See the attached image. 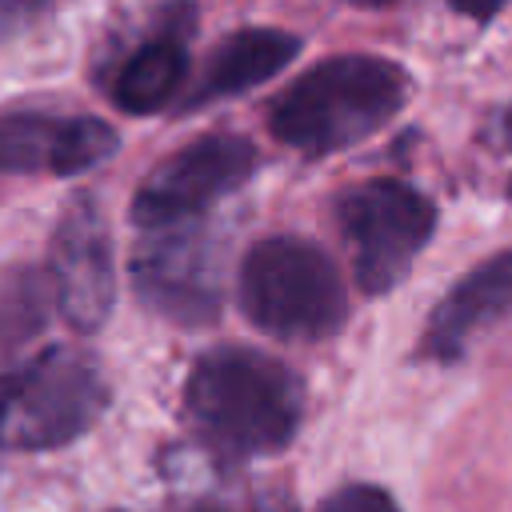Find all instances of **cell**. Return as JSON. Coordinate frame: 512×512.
<instances>
[{"label": "cell", "instance_id": "6da1fadb", "mask_svg": "<svg viewBox=\"0 0 512 512\" xmlns=\"http://www.w3.org/2000/svg\"><path fill=\"white\" fill-rule=\"evenodd\" d=\"M184 412L208 448L224 456H272L300 428L304 388L284 360L228 344L192 364Z\"/></svg>", "mask_w": 512, "mask_h": 512}, {"label": "cell", "instance_id": "7a4b0ae2", "mask_svg": "<svg viewBox=\"0 0 512 512\" xmlns=\"http://www.w3.org/2000/svg\"><path fill=\"white\" fill-rule=\"evenodd\" d=\"M408 100V72L384 56H332L292 80L272 112L268 128L280 144L304 156L344 152L380 132Z\"/></svg>", "mask_w": 512, "mask_h": 512}, {"label": "cell", "instance_id": "3957f363", "mask_svg": "<svg viewBox=\"0 0 512 512\" xmlns=\"http://www.w3.org/2000/svg\"><path fill=\"white\" fill-rule=\"evenodd\" d=\"M108 408L96 356L72 344L44 348L0 376V448L48 452L80 440Z\"/></svg>", "mask_w": 512, "mask_h": 512}, {"label": "cell", "instance_id": "277c9868", "mask_svg": "<svg viewBox=\"0 0 512 512\" xmlns=\"http://www.w3.org/2000/svg\"><path fill=\"white\" fill-rule=\"evenodd\" d=\"M240 308L276 340H324L348 316V288L324 248L304 236H268L240 264Z\"/></svg>", "mask_w": 512, "mask_h": 512}, {"label": "cell", "instance_id": "5b68a950", "mask_svg": "<svg viewBox=\"0 0 512 512\" xmlns=\"http://www.w3.org/2000/svg\"><path fill=\"white\" fill-rule=\"evenodd\" d=\"M336 220L352 252V276L368 296L392 292L424 252L436 208L404 180H368L340 196Z\"/></svg>", "mask_w": 512, "mask_h": 512}, {"label": "cell", "instance_id": "8992f818", "mask_svg": "<svg viewBox=\"0 0 512 512\" xmlns=\"http://www.w3.org/2000/svg\"><path fill=\"white\" fill-rule=\"evenodd\" d=\"M256 172V148L244 136L212 132L168 160H160L136 188L132 220L136 228H160V224H188L200 220L212 204L232 196L248 176Z\"/></svg>", "mask_w": 512, "mask_h": 512}, {"label": "cell", "instance_id": "52a82bcc", "mask_svg": "<svg viewBox=\"0 0 512 512\" xmlns=\"http://www.w3.org/2000/svg\"><path fill=\"white\" fill-rule=\"evenodd\" d=\"M140 232L132 252V288L140 304L176 324H208L220 308V268L216 244L200 220Z\"/></svg>", "mask_w": 512, "mask_h": 512}, {"label": "cell", "instance_id": "ba28073f", "mask_svg": "<svg viewBox=\"0 0 512 512\" xmlns=\"http://www.w3.org/2000/svg\"><path fill=\"white\" fill-rule=\"evenodd\" d=\"M48 288L60 316L76 332H96L116 300V264L112 232L92 196H76L52 232L48 244Z\"/></svg>", "mask_w": 512, "mask_h": 512}, {"label": "cell", "instance_id": "9c48e42d", "mask_svg": "<svg viewBox=\"0 0 512 512\" xmlns=\"http://www.w3.org/2000/svg\"><path fill=\"white\" fill-rule=\"evenodd\" d=\"M112 124L96 116H0V172H52L76 176L104 164L116 152Z\"/></svg>", "mask_w": 512, "mask_h": 512}, {"label": "cell", "instance_id": "30bf717a", "mask_svg": "<svg viewBox=\"0 0 512 512\" xmlns=\"http://www.w3.org/2000/svg\"><path fill=\"white\" fill-rule=\"evenodd\" d=\"M504 316H512V252H500L476 264L464 280L452 284V292L436 304L424 328L420 352L440 364L460 360Z\"/></svg>", "mask_w": 512, "mask_h": 512}, {"label": "cell", "instance_id": "8fae6325", "mask_svg": "<svg viewBox=\"0 0 512 512\" xmlns=\"http://www.w3.org/2000/svg\"><path fill=\"white\" fill-rule=\"evenodd\" d=\"M296 48H300V40L284 28H240L232 36H224L208 52L188 104L228 100V96H240L256 84L272 80L280 68H288Z\"/></svg>", "mask_w": 512, "mask_h": 512}, {"label": "cell", "instance_id": "7c38bea8", "mask_svg": "<svg viewBox=\"0 0 512 512\" xmlns=\"http://www.w3.org/2000/svg\"><path fill=\"white\" fill-rule=\"evenodd\" d=\"M188 76V48L180 28H160L156 36L140 40L112 76V104L128 116L160 112Z\"/></svg>", "mask_w": 512, "mask_h": 512}, {"label": "cell", "instance_id": "4fadbf2b", "mask_svg": "<svg viewBox=\"0 0 512 512\" xmlns=\"http://www.w3.org/2000/svg\"><path fill=\"white\" fill-rule=\"evenodd\" d=\"M40 280L32 272H20L16 284L4 288L0 296V340H24L28 332L40 328Z\"/></svg>", "mask_w": 512, "mask_h": 512}, {"label": "cell", "instance_id": "5bb4252c", "mask_svg": "<svg viewBox=\"0 0 512 512\" xmlns=\"http://www.w3.org/2000/svg\"><path fill=\"white\" fill-rule=\"evenodd\" d=\"M320 512H400L396 500L376 484H344L324 500Z\"/></svg>", "mask_w": 512, "mask_h": 512}, {"label": "cell", "instance_id": "9a60e30c", "mask_svg": "<svg viewBox=\"0 0 512 512\" xmlns=\"http://www.w3.org/2000/svg\"><path fill=\"white\" fill-rule=\"evenodd\" d=\"M56 4L60 0H0V40L12 36V32H20V28H28V24H36Z\"/></svg>", "mask_w": 512, "mask_h": 512}, {"label": "cell", "instance_id": "2e32d148", "mask_svg": "<svg viewBox=\"0 0 512 512\" xmlns=\"http://www.w3.org/2000/svg\"><path fill=\"white\" fill-rule=\"evenodd\" d=\"M452 8H460L464 16H476V20H484V16H492L504 0H448Z\"/></svg>", "mask_w": 512, "mask_h": 512}, {"label": "cell", "instance_id": "e0dca14e", "mask_svg": "<svg viewBox=\"0 0 512 512\" xmlns=\"http://www.w3.org/2000/svg\"><path fill=\"white\" fill-rule=\"evenodd\" d=\"M348 4H356V8H380V4H392V0H348Z\"/></svg>", "mask_w": 512, "mask_h": 512}, {"label": "cell", "instance_id": "ac0fdd59", "mask_svg": "<svg viewBox=\"0 0 512 512\" xmlns=\"http://www.w3.org/2000/svg\"><path fill=\"white\" fill-rule=\"evenodd\" d=\"M504 140H508V144H512V112H508V116H504Z\"/></svg>", "mask_w": 512, "mask_h": 512}, {"label": "cell", "instance_id": "d6986e66", "mask_svg": "<svg viewBox=\"0 0 512 512\" xmlns=\"http://www.w3.org/2000/svg\"><path fill=\"white\" fill-rule=\"evenodd\" d=\"M508 196H512V184H508Z\"/></svg>", "mask_w": 512, "mask_h": 512}]
</instances>
